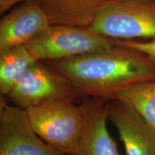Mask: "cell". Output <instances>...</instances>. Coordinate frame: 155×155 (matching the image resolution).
<instances>
[{
  "mask_svg": "<svg viewBox=\"0 0 155 155\" xmlns=\"http://www.w3.org/2000/svg\"><path fill=\"white\" fill-rule=\"evenodd\" d=\"M114 43L139 50L155 63V38L147 41L139 40H114Z\"/></svg>",
  "mask_w": 155,
  "mask_h": 155,
  "instance_id": "4fadbf2b",
  "label": "cell"
},
{
  "mask_svg": "<svg viewBox=\"0 0 155 155\" xmlns=\"http://www.w3.org/2000/svg\"><path fill=\"white\" fill-rule=\"evenodd\" d=\"M91 28L114 40L155 38V0H123L101 10Z\"/></svg>",
  "mask_w": 155,
  "mask_h": 155,
  "instance_id": "277c9868",
  "label": "cell"
},
{
  "mask_svg": "<svg viewBox=\"0 0 155 155\" xmlns=\"http://www.w3.org/2000/svg\"><path fill=\"white\" fill-rule=\"evenodd\" d=\"M1 97L0 155H67L46 143L31 125L25 108Z\"/></svg>",
  "mask_w": 155,
  "mask_h": 155,
  "instance_id": "8992f818",
  "label": "cell"
},
{
  "mask_svg": "<svg viewBox=\"0 0 155 155\" xmlns=\"http://www.w3.org/2000/svg\"><path fill=\"white\" fill-rule=\"evenodd\" d=\"M7 98L25 108L54 100L78 98L71 81L42 61L30 65Z\"/></svg>",
  "mask_w": 155,
  "mask_h": 155,
  "instance_id": "5b68a950",
  "label": "cell"
},
{
  "mask_svg": "<svg viewBox=\"0 0 155 155\" xmlns=\"http://www.w3.org/2000/svg\"><path fill=\"white\" fill-rule=\"evenodd\" d=\"M44 63L71 81L78 98L110 101L127 87L155 80L154 61L139 50L116 44L101 51Z\"/></svg>",
  "mask_w": 155,
  "mask_h": 155,
  "instance_id": "6da1fadb",
  "label": "cell"
},
{
  "mask_svg": "<svg viewBox=\"0 0 155 155\" xmlns=\"http://www.w3.org/2000/svg\"><path fill=\"white\" fill-rule=\"evenodd\" d=\"M114 39L90 27L51 25L25 45L36 61H53L101 51L113 47Z\"/></svg>",
  "mask_w": 155,
  "mask_h": 155,
  "instance_id": "3957f363",
  "label": "cell"
},
{
  "mask_svg": "<svg viewBox=\"0 0 155 155\" xmlns=\"http://www.w3.org/2000/svg\"><path fill=\"white\" fill-rule=\"evenodd\" d=\"M73 100H54L25 109L39 137L67 155L75 153L84 123L83 105Z\"/></svg>",
  "mask_w": 155,
  "mask_h": 155,
  "instance_id": "7a4b0ae2",
  "label": "cell"
},
{
  "mask_svg": "<svg viewBox=\"0 0 155 155\" xmlns=\"http://www.w3.org/2000/svg\"><path fill=\"white\" fill-rule=\"evenodd\" d=\"M36 61L25 45L0 51V93L7 96Z\"/></svg>",
  "mask_w": 155,
  "mask_h": 155,
  "instance_id": "8fae6325",
  "label": "cell"
},
{
  "mask_svg": "<svg viewBox=\"0 0 155 155\" xmlns=\"http://www.w3.org/2000/svg\"><path fill=\"white\" fill-rule=\"evenodd\" d=\"M52 25L89 27L101 9L123 0H38Z\"/></svg>",
  "mask_w": 155,
  "mask_h": 155,
  "instance_id": "30bf717a",
  "label": "cell"
},
{
  "mask_svg": "<svg viewBox=\"0 0 155 155\" xmlns=\"http://www.w3.org/2000/svg\"><path fill=\"white\" fill-rule=\"evenodd\" d=\"M115 100L132 107L155 132V80L127 87L117 94Z\"/></svg>",
  "mask_w": 155,
  "mask_h": 155,
  "instance_id": "7c38bea8",
  "label": "cell"
},
{
  "mask_svg": "<svg viewBox=\"0 0 155 155\" xmlns=\"http://www.w3.org/2000/svg\"><path fill=\"white\" fill-rule=\"evenodd\" d=\"M108 120L115 126L126 155H155V132L132 107L119 100L106 102Z\"/></svg>",
  "mask_w": 155,
  "mask_h": 155,
  "instance_id": "ba28073f",
  "label": "cell"
},
{
  "mask_svg": "<svg viewBox=\"0 0 155 155\" xmlns=\"http://www.w3.org/2000/svg\"><path fill=\"white\" fill-rule=\"evenodd\" d=\"M51 25L40 2H23L0 21V51L25 45Z\"/></svg>",
  "mask_w": 155,
  "mask_h": 155,
  "instance_id": "52a82bcc",
  "label": "cell"
},
{
  "mask_svg": "<svg viewBox=\"0 0 155 155\" xmlns=\"http://www.w3.org/2000/svg\"><path fill=\"white\" fill-rule=\"evenodd\" d=\"M25 1L27 0H0V14L2 15L17 3Z\"/></svg>",
  "mask_w": 155,
  "mask_h": 155,
  "instance_id": "5bb4252c",
  "label": "cell"
},
{
  "mask_svg": "<svg viewBox=\"0 0 155 155\" xmlns=\"http://www.w3.org/2000/svg\"><path fill=\"white\" fill-rule=\"evenodd\" d=\"M106 102L93 98L83 100L84 123L73 155H121L107 129Z\"/></svg>",
  "mask_w": 155,
  "mask_h": 155,
  "instance_id": "9c48e42d",
  "label": "cell"
}]
</instances>
